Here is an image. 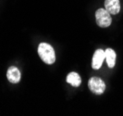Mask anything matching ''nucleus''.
I'll use <instances>...</instances> for the list:
<instances>
[{
    "label": "nucleus",
    "mask_w": 123,
    "mask_h": 116,
    "mask_svg": "<svg viewBox=\"0 0 123 116\" xmlns=\"http://www.w3.org/2000/svg\"><path fill=\"white\" fill-rule=\"evenodd\" d=\"M38 54L41 60L46 64H53L55 61V50L52 46L47 43H41L38 47Z\"/></svg>",
    "instance_id": "1"
},
{
    "label": "nucleus",
    "mask_w": 123,
    "mask_h": 116,
    "mask_svg": "<svg viewBox=\"0 0 123 116\" xmlns=\"http://www.w3.org/2000/svg\"><path fill=\"white\" fill-rule=\"evenodd\" d=\"M95 20L97 25L101 28H106L111 25L112 22L111 14L105 8H99L95 12Z\"/></svg>",
    "instance_id": "2"
},
{
    "label": "nucleus",
    "mask_w": 123,
    "mask_h": 116,
    "mask_svg": "<svg viewBox=\"0 0 123 116\" xmlns=\"http://www.w3.org/2000/svg\"><path fill=\"white\" fill-rule=\"evenodd\" d=\"M88 86H89V89L95 95H101L105 90V82L101 78L96 77V76L90 78L89 82H88Z\"/></svg>",
    "instance_id": "3"
},
{
    "label": "nucleus",
    "mask_w": 123,
    "mask_h": 116,
    "mask_svg": "<svg viewBox=\"0 0 123 116\" xmlns=\"http://www.w3.org/2000/svg\"><path fill=\"white\" fill-rule=\"evenodd\" d=\"M105 59V53L103 49H97L92 56V67L93 70H98L101 68L103 61Z\"/></svg>",
    "instance_id": "4"
},
{
    "label": "nucleus",
    "mask_w": 123,
    "mask_h": 116,
    "mask_svg": "<svg viewBox=\"0 0 123 116\" xmlns=\"http://www.w3.org/2000/svg\"><path fill=\"white\" fill-rule=\"evenodd\" d=\"M6 77L7 80L12 83V84H18V82L20 81V77H21V74L20 72L17 67L15 66H11V67L8 68L7 72H6Z\"/></svg>",
    "instance_id": "5"
},
{
    "label": "nucleus",
    "mask_w": 123,
    "mask_h": 116,
    "mask_svg": "<svg viewBox=\"0 0 123 116\" xmlns=\"http://www.w3.org/2000/svg\"><path fill=\"white\" fill-rule=\"evenodd\" d=\"M105 8L112 15H117L120 10L119 0H105Z\"/></svg>",
    "instance_id": "6"
},
{
    "label": "nucleus",
    "mask_w": 123,
    "mask_h": 116,
    "mask_svg": "<svg viewBox=\"0 0 123 116\" xmlns=\"http://www.w3.org/2000/svg\"><path fill=\"white\" fill-rule=\"evenodd\" d=\"M67 82L68 84H70L72 86H75V87H78L80 86V83H81V78L80 76L75 72H72V73H69L67 76Z\"/></svg>",
    "instance_id": "7"
},
{
    "label": "nucleus",
    "mask_w": 123,
    "mask_h": 116,
    "mask_svg": "<svg viewBox=\"0 0 123 116\" xmlns=\"http://www.w3.org/2000/svg\"><path fill=\"white\" fill-rule=\"evenodd\" d=\"M105 60L107 62V65L109 68H113L116 64V53L113 49L107 48L105 50Z\"/></svg>",
    "instance_id": "8"
}]
</instances>
